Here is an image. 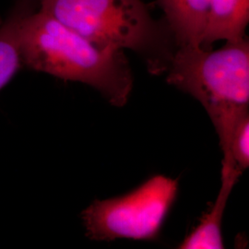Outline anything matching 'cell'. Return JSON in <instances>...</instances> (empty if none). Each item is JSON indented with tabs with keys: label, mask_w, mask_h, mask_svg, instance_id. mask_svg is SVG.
I'll return each instance as SVG.
<instances>
[{
	"label": "cell",
	"mask_w": 249,
	"mask_h": 249,
	"mask_svg": "<svg viewBox=\"0 0 249 249\" xmlns=\"http://www.w3.org/2000/svg\"><path fill=\"white\" fill-rule=\"evenodd\" d=\"M211 0H155L178 47L201 46Z\"/></svg>",
	"instance_id": "5b68a950"
},
{
	"label": "cell",
	"mask_w": 249,
	"mask_h": 249,
	"mask_svg": "<svg viewBox=\"0 0 249 249\" xmlns=\"http://www.w3.org/2000/svg\"><path fill=\"white\" fill-rule=\"evenodd\" d=\"M39 9L101 48L131 50L151 74L166 72L178 45L142 0H39Z\"/></svg>",
	"instance_id": "7a4b0ae2"
},
{
	"label": "cell",
	"mask_w": 249,
	"mask_h": 249,
	"mask_svg": "<svg viewBox=\"0 0 249 249\" xmlns=\"http://www.w3.org/2000/svg\"><path fill=\"white\" fill-rule=\"evenodd\" d=\"M39 0H13L0 25V90L20 69L19 31L23 20L39 9Z\"/></svg>",
	"instance_id": "ba28073f"
},
{
	"label": "cell",
	"mask_w": 249,
	"mask_h": 249,
	"mask_svg": "<svg viewBox=\"0 0 249 249\" xmlns=\"http://www.w3.org/2000/svg\"><path fill=\"white\" fill-rule=\"evenodd\" d=\"M241 174L242 172L233 163L223 161L222 186L217 198L210 212L205 214L198 225L181 243L180 249H224L222 233L223 213L231 190Z\"/></svg>",
	"instance_id": "8992f818"
},
{
	"label": "cell",
	"mask_w": 249,
	"mask_h": 249,
	"mask_svg": "<svg viewBox=\"0 0 249 249\" xmlns=\"http://www.w3.org/2000/svg\"><path fill=\"white\" fill-rule=\"evenodd\" d=\"M167 82L196 99L219 136L223 153L237 119L249 111V42L226 41L220 49L179 46L166 71Z\"/></svg>",
	"instance_id": "3957f363"
},
{
	"label": "cell",
	"mask_w": 249,
	"mask_h": 249,
	"mask_svg": "<svg viewBox=\"0 0 249 249\" xmlns=\"http://www.w3.org/2000/svg\"><path fill=\"white\" fill-rule=\"evenodd\" d=\"M223 161L233 163L241 172L249 166V111L237 119L231 130Z\"/></svg>",
	"instance_id": "9c48e42d"
},
{
	"label": "cell",
	"mask_w": 249,
	"mask_h": 249,
	"mask_svg": "<svg viewBox=\"0 0 249 249\" xmlns=\"http://www.w3.org/2000/svg\"><path fill=\"white\" fill-rule=\"evenodd\" d=\"M249 22V0H211L201 46L210 49L215 42L246 37Z\"/></svg>",
	"instance_id": "52a82bcc"
},
{
	"label": "cell",
	"mask_w": 249,
	"mask_h": 249,
	"mask_svg": "<svg viewBox=\"0 0 249 249\" xmlns=\"http://www.w3.org/2000/svg\"><path fill=\"white\" fill-rule=\"evenodd\" d=\"M177 179L155 176L124 196L96 200L81 218L91 240H153L174 204Z\"/></svg>",
	"instance_id": "277c9868"
},
{
	"label": "cell",
	"mask_w": 249,
	"mask_h": 249,
	"mask_svg": "<svg viewBox=\"0 0 249 249\" xmlns=\"http://www.w3.org/2000/svg\"><path fill=\"white\" fill-rule=\"evenodd\" d=\"M21 66L58 79L89 85L115 107H123L133 88L122 50L101 48L39 9L19 31Z\"/></svg>",
	"instance_id": "6da1fadb"
}]
</instances>
